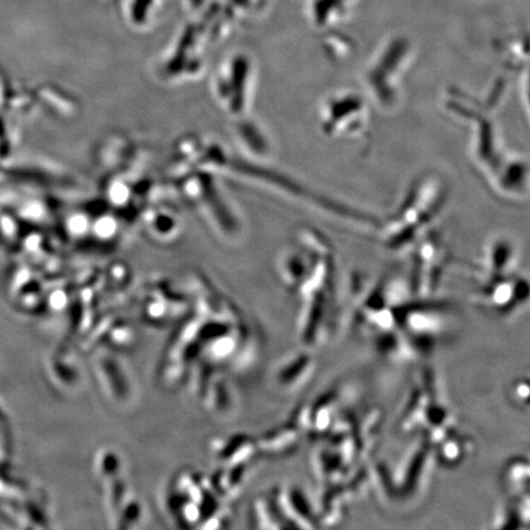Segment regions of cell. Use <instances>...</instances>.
<instances>
[{"label":"cell","mask_w":530,"mask_h":530,"mask_svg":"<svg viewBox=\"0 0 530 530\" xmlns=\"http://www.w3.org/2000/svg\"><path fill=\"white\" fill-rule=\"evenodd\" d=\"M221 176L204 167L173 160L171 186L215 234L235 240L245 231L239 209L220 183Z\"/></svg>","instance_id":"6da1fadb"},{"label":"cell","mask_w":530,"mask_h":530,"mask_svg":"<svg viewBox=\"0 0 530 530\" xmlns=\"http://www.w3.org/2000/svg\"><path fill=\"white\" fill-rule=\"evenodd\" d=\"M258 69L246 56H232L212 75V93L216 105L231 120L251 116L256 99Z\"/></svg>","instance_id":"7a4b0ae2"},{"label":"cell","mask_w":530,"mask_h":530,"mask_svg":"<svg viewBox=\"0 0 530 530\" xmlns=\"http://www.w3.org/2000/svg\"><path fill=\"white\" fill-rule=\"evenodd\" d=\"M139 223L153 239L162 242L176 239L182 230L180 213L170 202H165L162 194L145 209Z\"/></svg>","instance_id":"3957f363"},{"label":"cell","mask_w":530,"mask_h":530,"mask_svg":"<svg viewBox=\"0 0 530 530\" xmlns=\"http://www.w3.org/2000/svg\"><path fill=\"white\" fill-rule=\"evenodd\" d=\"M234 135L245 158L261 161L273 153L272 140L268 133L262 124L253 121L251 116L235 121Z\"/></svg>","instance_id":"277c9868"}]
</instances>
